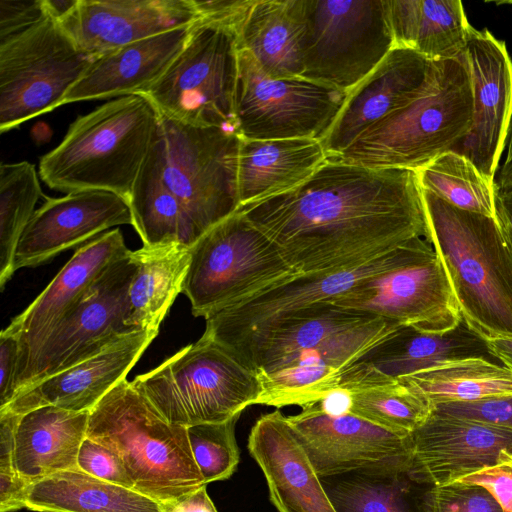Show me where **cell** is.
<instances>
[{
	"instance_id": "obj_40",
	"label": "cell",
	"mask_w": 512,
	"mask_h": 512,
	"mask_svg": "<svg viewBox=\"0 0 512 512\" xmlns=\"http://www.w3.org/2000/svg\"><path fill=\"white\" fill-rule=\"evenodd\" d=\"M238 418L187 427L191 451L206 485L228 479L237 468L239 448L235 426Z\"/></svg>"
},
{
	"instance_id": "obj_30",
	"label": "cell",
	"mask_w": 512,
	"mask_h": 512,
	"mask_svg": "<svg viewBox=\"0 0 512 512\" xmlns=\"http://www.w3.org/2000/svg\"><path fill=\"white\" fill-rule=\"evenodd\" d=\"M89 412L43 406L20 415L15 432V466L32 484L52 474L76 470L87 435Z\"/></svg>"
},
{
	"instance_id": "obj_9",
	"label": "cell",
	"mask_w": 512,
	"mask_h": 512,
	"mask_svg": "<svg viewBox=\"0 0 512 512\" xmlns=\"http://www.w3.org/2000/svg\"><path fill=\"white\" fill-rule=\"evenodd\" d=\"M237 39L231 29L199 19L183 49L143 94L172 119L238 134Z\"/></svg>"
},
{
	"instance_id": "obj_41",
	"label": "cell",
	"mask_w": 512,
	"mask_h": 512,
	"mask_svg": "<svg viewBox=\"0 0 512 512\" xmlns=\"http://www.w3.org/2000/svg\"><path fill=\"white\" fill-rule=\"evenodd\" d=\"M20 415L0 409V512L25 507L28 484L18 473L15 460V432Z\"/></svg>"
},
{
	"instance_id": "obj_39",
	"label": "cell",
	"mask_w": 512,
	"mask_h": 512,
	"mask_svg": "<svg viewBox=\"0 0 512 512\" xmlns=\"http://www.w3.org/2000/svg\"><path fill=\"white\" fill-rule=\"evenodd\" d=\"M351 413L395 432L410 434L433 413L432 402L405 379L347 389Z\"/></svg>"
},
{
	"instance_id": "obj_50",
	"label": "cell",
	"mask_w": 512,
	"mask_h": 512,
	"mask_svg": "<svg viewBox=\"0 0 512 512\" xmlns=\"http://www.w3.org/2000/svg\"><path fill=\"white\" fill-rule=\"evenodd\" d=\"M495 183L496 219L501 230L512 236V179Z\"/></svg>"
},
{
	"instance_id": "obj_55",
	"label": "cell",
	"mask_w": 512,
	"mask_h": 512,
	"mask_svg": "<svg viewBox=\"0 0 512 512\" xmlns=\"http://www.w3.org/2000/svg\"><path fill=\"white\" fill-rule=\"evenodd\" d=\"M512 179V173L510 175H508L507 177H504V178H501V179H495L496 182H504V181H507V180H510Z\"/></svg>"
},
{
	"instance_id": "obj_1",
	"label": "cell",
	"mask_w": 512,
	"mask_h": 512,
	"mask_svg": "<svg viewBox=\"0 0 512 512\" xmlns=\"http://www.w3.org/2000/svg\"><path fill=\"white\" fill-rule=\"evenodd\" d=\"M237 210L300 275L352 268L427 235L416 171L334 158L297 187Z\"/></svg>"
},
{
	"instance_id": "obj_8",
	"label": "cell",
	"mask_w": 512,
	"mask_h": 512,
	"mask_svg": "<svg viewBox=\"0 0 512 512\" xmlns=\"http://www.w3.org/2000/svg\"><path fill=\"white\" fill-rule=\"evenodd\" d=\"M299 275L277 244L237 210L191 247L182 293L192 314L205 318Z\"/></svg>"
},
{
	"instance_id": "obj_6",
	"label": "cell",
	"mask_w": 512,
	"mask_h": 512,
	"mask_svg": "<svg viewBox=\"0 0 512 512\" xmlns=\"http://www.w3.org/2000/svg\"><path fill=\"white\" fill-rule=\"evenodd\" d=\"M240 136L196 126L162 113L139 174L176 200L205 233L240 206Z\"/></svg>"
},
{
	"instance_id": "obj_33",
	"label": "cell",
	"mask_w": 512,
	"mask_h": 512,
	"mask_svg": "<svg viewBox=\"0 0 512 512\" xmlns=\"http://www.w3.org/2000/svg\"><path fill=\"white\" fill-rule=\"evenodd\" d=\"M393 48L417 52L430 61L465 52L472 26L460 0H387Z\"/></svg>"
},
{
	"instance_id": "obj_24",
	"label": "cell",
	"mask_w": 512,
	"mask_h": 512,
	"mask_svg": "<svg viewBox=\"0 0 512 512\" xmlns=\"http://www.w3.org/2000/svg\"><path fill=\"white\" fill-rule=\"evenodd\" d=\"M432 61L415 51L392 48L377 67L351 89L321 141L328 157L345 151L362 134L424 90Z\"/></svg>"
},
{
	"instance_id": "obj_46",
	"label": "cell",
	"mask_w": 512,
	"mask_h": 512,
	"mask_svg": "<svg viewBox=\"0 0 512 512\" xmlns=\"http://www.w3.org/2000/svg\"><path fill=\"white\" fill-rule=\"evenodd\" d=\"M48 16L44 0H0V42Z\"/></svg>"
},
{
	"instance_id": "obj_37",
	"label": "cell",
	"mask_w": 512,
	"mask_h": 512,
	"mask_svg": "<svg viewBox=\"0 0 512 512\" xmlns=\"http://www.w3.org/2000/svg\"><path fill=\"white\" fill-rule=\"evenodd\" d=\"M421 190L473 213L496 218L495 179L464 154L450 150L416 170Z\"/></svg>"
},
{
	"instance_id": "obj_18",
	"label": "cell",
	"mask_w": 512,
	"mask_h": 512,
	"mask_svg": "<svg viewBox=\"0 0 512 512\" xmlns=\"http://www.w3.org/2000/svg\"><path fill=\"white\" fill-rule=\"evenodd\" d=\"M133 225L129 201L106 190H79L48 198L18 242L13 269L42 264L119 225Z\"/></svg>"
},
{
	"instance_id": "obj_12",
	"label": "cell",
	"mask_w": 512,
	"mask_h": 512,
	"mask_svg": "<svg viewBox=\"0 0 512 512\" xmlns=\"http://www.w3.org/2000/svg\"><path fill=\"white\" fill-rule=\"evenodd\" d=\"M348 92L303 77L272 78L239 50L236 118L241 138L322 141Z\"/></svg>"
},
{
	"instance_id": "obj_22",
	"label": "cell",
	"mask_w": 512,
	"mask_h": 512,
	"mask_svg": "<svg viewBox=\"0 0 512 512\" xmlns=\"http://www.w3.org/2000/svg\"><path fill=\"white\" fill-rule=\"evenodd\" d=\"M466 358L497 360L485 340L464 320L443 334L400 326L355 360L342 373L339 387L352 389L387 383L447 361Z\"/></svg>"
},
{
	"instance_id": "obj_13",
	"label": "cell",
	"mask_w": 512,
	"mask_h": 512,
	"mask_svg": "<svg viewBox=\"0 0 512 512\" xmlns=\"http://www.w3.org/2000/svg\"><path fill=\"white\" fill-rule=\"evenodd\" d=\"M135 270L129 254L104 270L49 332L18 376L14 397L137 332L127 324L128 292Z\"/></svg>"
},
{
	"instance_id": "obj_49",
	"label": "cell",
	"mask_w": 512,
	"mask_h": 512,
	"mask_svg": "<svg viewBox=\"0 0 512 512\" xmlns=\"http://www.w3.org/2000/svg\"><path fill=\"white\" fill-rule=\"evenodd\" d=\"M162 512H218L206 485L174 501L161 503Z\"/></svg>"
},
{
	"instance_id": "obj_21",
	"label": "cell",
	"mask_w": 512,
	"mask_h": 512,
	"mask_svg": "<svg viewBox=\"0 0 512 512\" xmlns=\"http://www.w3.org/2000/svg\"><path fill=\"white\" fill-rule=\"evenodd\" d=\"M199 19L192 0H78L58 22L80 50L95 57Z\"/></svg>"
},
{
	"instance_id": "obj_34",
	"label": "cell",
	"mask_w": 512,
	"mask_h": 512,
	"mask_svg": "<svg viewBox=\"0 0 512 512\" xmlns=\"http://www.w3.org/2000/svg\"><path fill=\"white\" fill-rule=\"evenodd\" d=\"M135 274L128 292L127 324L136 331L159 332L174 300L182 293L191 248L176 242L130 251Z\"/></svg>"
},
{
	"instance_id": "obj_45",
	"label": "cell",
	"mask_w": 512,
	"mask_h": 512,
	"mask_svg": "<svg viewBox=\"0 0 512 512\" xmlns=\"http://www.w3.org/2000/svg\"><path fill=\"white\" fill-rule=\"evenodd\" d=\"M457 481L484 487L497 500L503 512H512L511 452H504L495 464Z\"/></svg>"
},
{
	"instance_id": "obj_17",
	"label": "cell",
	"mask_w": 512,
	"mask_h": 512,
	"mask_svg": "<svg viewBox=\"0 0 512 512\" xmlns=\"http://www.w3.org/2000/svg\"><path fill=\"white\" fill-rule=\"evenodd\" d=\"M474 98L473 124L455 150L495 179L512 115V59L504 41L471 28L465 49Z\"/></svg>"
},
{
	"instance_id": "obj_51",
	"label": "cell",
	"mask_w": 512,
	"mask_h": 512,
	"mask_svg": "<svg viewBox=\"0 0 512 512\" xmlns=\"http://www.w3.org/2000/svg\"><path fill=\"white\" fill-rule=\"evenodd\" d=\"M314 404L321 412L329 416H343L351 413L352 396L349 390L338 387Z\"/></svg>"
},
{
	"instance_id": "obj_48",
	"label": "cell",
	"mask_w": 512,
	"mask_h": 512,
	"mask_svg": "<svg viewBox=\"0 0 512 512\" xmlns=\"http://www.w3.org/2000/svg\"><path fill=\"white\" fill-rule=\"evenodd\" d=\"M19 340L5 329L0 334V408L7 406L15 395V380L19 361Z\"/></svg>"
},
{
	"instance_id": "obj_54",
	"label": "cell",
	"mask_w": 512,
	"mask_h": 512,
	"mask_svg": "<svg viewBox=\"0 0 512 512\" xmlns=\"http://www.w3.org/2000/svg\"><path fill=\"white\" fill-rule=\"evenodd\" d=\"M506 157L504 164L497 172L495 179L507 177L512 173V115L510 119L507 139L505 143Z\"/></svg>"
},
{
	"instance_id": "obj_15",
	"label": "cell",
	"mask_w": 512,
	"mask_h": 512,
	"mask_svg": "<svg viewBox=\"0 0 512 512\" xmlns=\"http://www.w3.org/2000/svg\"><path fill=\"white\" fill-rule=\"evenodd\" d=\"M414 237L361 265L328 273L299 275L281 285L205 317L204 336L222 342L272 319L317 302H331L363 280L393 270L415 257L426 245Z\"/></svg>"
},
{
	"instance_id": "obj_4",
	"label": "cell",
	"mask_w": 512,
	"mask_h": 512,
	"mask_svg": "<svg viewBox=\"0 0 512 512\" xmlns=\"http://www.w3.org/2000/svg\"><path fill=\"white\" fill-rule=\"evenodd\" d=\"M474 98L465 52L432 61L422 93L393 111L334 158L370 168L418 170L455 150L473 124Z\"/></svg>"
},
{
	"instance_id": "obj_5",
	"label": "cell",
	"mask_w": 512,
	"mask_h": 512,
	"mask_svg": "<svg viewBox=\"0 0 512 512\" xmlns=\"http://www.w3.org/2000/svg\"><path fill=\"white\" fill-rule=\"evenodd\" d=\"M86 437L113 451L134 489L159 503L206 485L187 427L168 422L127 379L90 410Z\"/></svg>"
},
{
	"instance_id": "obj_42",
	"label": "cell",
	"mask_w": 512,
	"mask_h": 512,
	"mask_svg": "<svg viewBox=\"0 0 512 512\" xmlns=\"http://www.w3.org/2000/svg\"><path fill=\"white\" fill-rule=\"evenodd\" d=\"M424 505L426 512H503L484 487L458 481L429 485Z\"/></svg>"
},
{
	"instance_id": "obj_31",
	"label": "cell",
	"mask_w": 512,
	"mask_h": 512,
	"mask_svg": "<svg viewBox=\"0 0 512 512\" xmlns=\"http://www.w3.org/2000/svg\"><path fill=\"white\" fill-rule=\"evenodd\" d=\"M305 25L306 0H257L238 34V48L272 78L301 77Z\"/></svg>"
},
{
	"instance_id": "obj_53",
	"label": "cell",
	"mask_w": 512,
	"mask_h": 512,
	"mask_svg": "<svg viewBox=\"0 0 512 512\" xmlns=\"http://www.w3.org/2000/svg\"><path fill=\"white\" fill-rule=\"evenodd\" d=\"M78 0H44L49 16L57 21L62 20L77 4Z\"/></svg>"
},
{
	"instance_id": "obj_11",
	"label": "cell",
	"mask_w": 512,
	"mask_h": 512,
	"mask_svg": "<svg viewBox=\"0 0 512 512\" xmlns=\"http://www.w3.org/2000/svg\"><path fill=\"white\" fill-rule=\"evenodd\" d=\"M93 58L49 15L0 42L1 133L62 105Z\"/></svg>"
},
{
	"instance_id": "obj_32",
	"label": "cell",
	"mask_w": 512,
	"mask_h": 512,
	"mask_svg": "<svg viewBox=\"0 0 512 512\" xmlns=\"http://www.w3.org/2000/svg\"><path fill=\"white\" fill-rule=\"evenodd\" d=\"M319 478L336 512H426L409 457Z\"/></svg>"
},
{
	"instance_id": "obj_35",
	"label": "cell",
	"mask_w": 512,
	"mask_h": 512,
	"mask_svg": "<svg viewBox=\"0 0 512 512\" xmlns=\"http://www.w3.org/2000/svg\"><path fill=\"white\" fill-rule=\"evenodd\" d=\"M25 508L37 512H162L161 503L147 495L79 469L30 484Z\"/></svg>"
},
{
	"instance_id": "obj_26",
	"label": "cell",
	"mask_w": 512,
	"mask_h": 512,
	"mask_svg": "<svg viewBox=\"0 0 512 512\" xmlns=\"http://www.w3.org/2000/svg\"><path fill=\"white\" fill-rule=\"evenodd\" d=\"M158 333H131L101 353L25 388L0 409L19 415L49 405L75 412L90 411L126 379Z\"/></svg>"
},
{
	"instance_id": "obj_16",
	"label": "cell",
	"mask_w": 512,
	"mask_h": 512,
	"mask_svg": "<svg viewBox=\"0 0 512 512\" xmlns=\"http://www.w3.org/2000/svg\"><path fill=\"white\" fill-rule=\"evenodd\" d=\"M287 418L319 477L368 468L410 455V434L392 431L352 413L329 416L313 403Z\"/></svg>"
},
{
	"instance_id": "obj_23",
	"label": "cell",
	"mask_w": 512,
	"mask_h": 512,
	"mask_svg": "<svg viewBox=\"0 0 512 512\" xmlns=\"http://www.w3.org/2000/svg\"><path fill=\"white\" fill-rule=\"evenodd\" d=\"M130 251L117 228L93 238L79 247L37 298L12 319L5 330L19 340L16 380L53 327L110 264Z\"/></svg>"
},
{
	"instance_id": "obj_20",
	"label": "cell",
	"mask_w": 512,
	"mask_h": 512,
	"mask_svg": "<svg viewBox=\"0 0 512 512\" xmlns=\"http://www.w3.org/2000/svg\"><path fill=\"white\" fill-rule=\"evenodd\" d=\"M398 327L391 320L370 317L276 370L259 374L262 393L257 404L282 408L318 402L339 387L342 373L355 360Z\"/></svg>"
},
{
	"instance_id": "obj_36",
	"label": "cell",
	"mask_w": 512,
	"mask_h": 512,
	"mask_svg": "<svg viewBox=\"0 0 512 512\" xmlns=\"http://www.w3.org/2000/svg\"><path fill=\"white\" fill-rule=\"evenodd\" d=\"M433 405L512 397V370L485 358L447 361L402 377Z\"/></svg>"
},
{
	"instance_id": "obj_44",
	"label": "cell",
	"mask_w": 512,
	"mask_h": 512,
	"mask_svg": "<svg viewBox=\"0 0 512 512\" xmlns=\"http://www.w3.org/2000/svg\"><path fill=\"white\" fill-rule=\"evenodd\" d=\"M77 464L79 470L91 476L134 489L121 459L113 451L92 439L86 437L83 441Z\"/></svg>"
},
{
	"instance_id": "obj_7",
	"label": "cell",
	"mask_w": 512,
	"mask_h": 512,
	"mask_svg": "<svg viewBox=\"0 0 512 512\" xmlns=\"http://www.w3.org/2000/svg\"><path fill=\"white\" fill-rule=\"evenodd\" d=\"M131 383L168 422L184 427L240 416L262 393L258 374L204 335Z\"/></svg>"
},
{
	"instance_id": "obj_10",
	"label": "cell",
	"mask_w": 512,
	"mask_h": 512,
	"mask_svg": "<svg viewBox=\"0 0 512 512\" xmlns=\"http://www.w3.org/2000/svg\"><path fill=\"white\" fill-rule=\"evenodd\" d=\"M392 48L387 0H306L301 77L349 92Z\"/></svg>"
},
{
	"instance_id": "obj_28",
	"label": "cell",
	"mask_w": 512,
	"mask_h": 512,
	"mask_svg": "<svg viewBox=\"0 0 512 512\" xmlns=\"http://www.w3.org/2000/svg\"><path fill=\"white\" fill-rule=\"evenodd\" d=\"M193 25L95 56L82 77L67 92L62 105L143 94L165 73L183 49Z\"/></svg>"
},
{
	"instance_id": "obj_14",
	"label": "cell",
	"mask_w": 512,
	"mask_h": 512,
	"mask_svg": "<svg viewBox=\"0 0 512 512\" xmlns=\"http://www.w3.org/2000/svg\"><path fill=\"white\" fill-rule=\"evenodd\" d=\"M330 303L426 333H446L463 320L444 265L428 241L408 262L363 280Z\"/></svg>"
},
{
	"instance_id": "obj_25",
	"label": "cell",
	"mask_w": 512,
	"mask_h": 512,
	"mask_svg": "<svg viewBox=\"0 0 512 512\" xmlns=\"http://www.w3.org/2000/svg\"><path fill=\"white\" fill-rule=\"evenodd\" d=\"M370 317L330 302H317L216 343L258 375L266 374Z\"/></svg>"
},
{
	"instance_id": "obj_38",
	"label": "cell",
	"mask_w": 512,
	"mask_h": 512,
	"mask_svg": "<svg viewBox=\"0 0 512 512\" xmlns=\"http://www.w3.org/2000/svg\"><path fill=\"white\" fill-rule=\"evenodd\" d=\"M42 195L35 166L27 161L0 166V288L14 274L15 251Z\"/></svg>"
},
{
	"instance_id": "obj_2",
	"label": "cell",
	"mask_w": 512,
	"mask_h": 512,
	"mask_svg": "<svg viewBox=\"0 0 512 512\" xmlns=\"http://www.w3.org/2000/svg\"><path fill=\"white\" fill-rule=\"evenodd\" d=\"M425 239L439 256L463 320L483 339L512 336V247L496 218L422 190Z\"/></svg>"
},
{
	"instance_id": "obj_27",
	"label": "cell",
	"mask_w": 512,
	"mask_h": 512,
	"mask_svg": "<svg viewBox=\"0 0 512 512\" xmlns=\"http://www.w3.org/2000/svg\"><path fill=\"white\" fill-rule=\"evenodd\" d=\"M248 450L279 512H336L287 416L279 410L258 418L248 437Z\"/></svg>"
},
{
	"instance_id": "obj_29",
	"label": "cell",
	"mask_w": 512,
	"mask_h": 512,
	"mask_svg": "<svg viewBox=\"0 0 512 512\" xmlns=\"http://www.w3.org/2000/svg\"><path fill=\"white\" fill-rule=\"evenodd\" d=\"M327 158L322 142L316 139L240 138L237 168L240 206L297 187Z\"/></svg>"
},
{
	"instance_id": "obj_19",
	"label": "cell",
	"mask_w": 512,
	"mask_h": 512,
	"mask_svg": "<svg viewBox=\"0 0 512 512\" xmlns=\"http://www.w3.org/2000/svg\"><path fill=\"white\" fill-rule=\"evenodd\" d=\"M409 440L410 473L430 485L457 481L512 453V430L436 413Z\"/></svg>"
},
{
	"instance_id": "obj_52",
	"label": "cell",
	"mask_w": 512,
	"mask_h": 512,
	"mask_svg": "<svg viewBox=\"0 0 512 512\" xmlns=\"http://www.w3.org/2000/svg\"><path fill=\"white\" fill-rule=\"evenodd\" d=\"M492 355L512 370V336H496L484 339Z\"/></svg>"
},
{
	"instance_id": "obj_47",
	"label": "cell",
	"mask_w": 512,
	"mask_h": 512,
	"mask_svg": "<svg viewBox=\"0 0 512 512\" xmlns=\"http://www.w3.org/2000/svg\"><path fill=\"white\" fill-rule=\"evenodd\" d=\"M257 0H192L200 20L220 24L240 33Z\"/></svg>"
},
{
	"instance_id": "obj_3",
	"label": "cell",
	"mask_w": 512,
	"mask_h": 512,
	"mask_svg": "<svg viewBox=\"0 0 512 512\" xmlns=\"http://www.w3.org/2000/svg\"><path fill=\"white\" fill-rule=\"evenodd\" d=\"M159 118L144 94L115 98L78 116L41 158V179L62 192L106 190L129 200Z\"/></svg>"
},
{
	"instance_id": "obj_56",
	"label": "cell",
	"mask_w": 512,
	"mask_h": 512,
	"mask_svg": "<svg viewBox=\"0 0 512 512\" xmlns=\"http://www.w3.org/2000/svg\"><path fill=\"white\" fill-rule=\"evenodd\" d=\"M502 232H503V231H502ZM503 234H504V236L507 238V240L509 241V243H510V245H511V247H512V236H511V235H509V234H506V233H504V232H503Z\"/></svg>"
},
{
	"instance_id": "obj_43",
	"label": "cell",
	"mask_w": 512,
	"mask_h": 512,
	"mask_svg": "<svg viewBox=\"0 0 512 512\" xmlns=\"http://www.w3.org/2000/svg\"><path fill=\"white\" fill-rule=\"evenodd\" d=\"M433 413L512 430V397L438 403L434 405Z\"/></svg>"
}]
</instances>
